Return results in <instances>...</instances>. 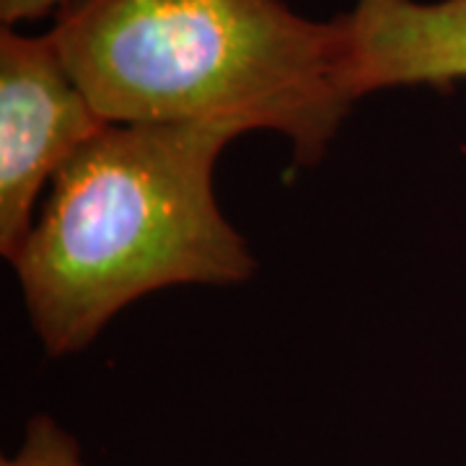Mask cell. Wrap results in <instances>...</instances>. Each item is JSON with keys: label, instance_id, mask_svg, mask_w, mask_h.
<instances>
[{"label": "cell", "instance_id": "1", "mask_svg": "<svg viewBox=\"0 0 466 466\" xmlns=\"http://www.w3.org/2000/svg\"><path fill=\"white\" fill-rule=\"evenodd\" d=\"M52 39L109 125L269 130L317 167L358 96L345 16L283 0H73Z\"/></svg>", "mask_w": 466, "mask_h": 466}, {"label": "cell", "instance_id": "2", "mask_svg": "<svg viewBox=\"0 0 466 466\" xmlns=\"http://www.w3.org/2000/svg\"><path fill=\"white\" fill-rule=\"evenodd\" d=\"M233 137L205 125H106L60 168L14 259L52 358L88 348L148 293L254 275L249 247L213 189L218 156Z\"/></svg>", "mask_w": 466, "mask_h": 466}, {"label": "cell", "instance_id": "3", "mask_svg": "<svg viewBox=\"0 0 466 466\" xmlns=\"http://www.w3.org/2000/svg\"><path fill=\"white\" fill-rule=\"evenodd\" d=\"M109 122L70 76L52 34L0 32V251L14 265L34 208L60 168Z\"/></svg>", "mask_w": 466, "mask_h": 466}, {"label": "cell", "instance_id": "4", "mask_svg": "<svg viewBox=\"0 0 466 466\" xmlns=\"http://www.w3.org/2000/svg\"><path fill=\"white\" fill-rule=\"evenodd\" d=\"M345 24L358 99L383 88L466 81V0H355Z\"/></svg>", "mask_w": 466, "mask_h": 466}, {"label": "cell", "instance_id": "5", "mask_svg": "<svg viewBox=\"0 0 466 466\" xmlns=\"http://www.w3.org/2000/svg\"><path fill=\"white\" fill-rule=\"evenodd\" d=\"M0 466H91L84 459L76 435L66 431L50 415H36L26 422L24 438Z\"/></svg>", "mask_w": 466, "mask_h": 466}, {"label": "cell", "instance_id": "6", "mask_svg": "<svg viewBox=\"0 0 466 466\" xmlns=\"http://www.w3.org/2000/svg\"><path fill=\"white\" fill-rule=\"evenodd\" d=\"M73 0H0L3 26H16L21 21H39L52 11H66Z\"/></svg>", "mask_w": 466, "mask_h": 466}]
</instances>
